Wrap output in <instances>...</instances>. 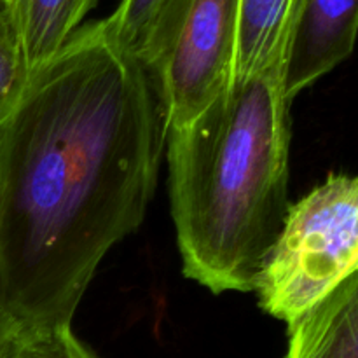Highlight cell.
<instances>
[{"label": "cell", "mask_w": 358, "mask_h": 358, "mask_svg": "<svg viewBox=\"0 0 358 358\" xmlns=\"http://www.w3.org/2000/svg\"><path fill=\"white\" fill-rule=\"evenodd\" d=\"M27 77V66L16 34L0 14V112L13 103Z\"/></svg>", "instance_id": "11"}, {"label": "cell", "mask_w": 358, "mask_h": 358, "mask_svg": "<svg viewBox=\"0 0 358 358\" xmlns=\"http://www.w3.org/2000/svg\"><path fill=\"white\" fill-rule=\"evenodd\" d=\"M166 124L145 66L83 24L0 112V292L20 336L72 325L154 196Z\"/></svg>", "instance_id": "1"}, {"label": "cell", "mask_w": 358, "mask_h": 358, "mask_svg": "<svg viewBox=\"0 0 358 358\" xmlns=\"http://www.w3.org/2000/svg\"><path fill=\"white\" fill-rule=\"evenodd\" d=\"M285 358H358V271L289 325Z\"/></svg>", "instance_id": "6"}, {"label": "cell", "mask_w": 358, "mask_h": 358, "mask_svg": "<svg viewBox=\"0 0 358 358\" xmlns=\"http://www.w3.org/2000/svg\"><path fill=\"white\" fill-rule=\"evenodd\" d=\"M290 100L283 65L229 86L168 129V178L182 266L213 294L255 292L289 213Z\"/></svg>", "instance_id": "2"}, {"label": "cell", "mask_w": 358, "mask_h": 358, "mask_svg": "<svg viewBox=\"0 0 358 358\" xmlns=\"http://www.w3.org/2000/svg\"><path fill=\"white\" fill-rule=\"evenodd\" d=\"M17 338H20V327L7 311L2 292H0V358L9 357Z\"/></svg>", "instance_id": "12"}, {"label": "cell", "mask_w": 358, "mask_h": 358, "mask_svg": "<svg viewBox=\"0 0 358 358\" xmlns=\"http://www.w3.org/2000/svg\"><path fill=\"white\" fill-rule=\"evenodd\" d=\"M296 3L297 0H240L233 77L273 65L285 66Z\"/></svg>", "instance_id": "8"}, {"label": "cell", "mask_w": 358, "mask_h": 358, "mask_svg": "<svg viewBox=\"0 0 358 358\" xmlns=\"http://www.w3.org/2000/svg\"><path fill=\"white\" fill-rule=\"evenodd\" d=\"M96 3L98 0H0V14L16 34L27 73L51 59Z\"/></svg>", "instance_id": "7"}, {"label": "cell", "mask_w": 358, "mask_h": 358, "mask_svg": "<svg viewBox=\"0 0 358 358\" xmlns=\"http://www.w3.org/2000/svg\"><path fill=\"white\" fill-rule=\"evenodd\" d=\"M7 358H96L73 336L72 325L41 329L17 338Z\"/></svg>", "instance_id": "10"}, {"label": "cell", "mask_w": 358, "mask_h": 358, "mask_svg": "<svg viewBox=\"0 0 358 358\" xmlns=\"http://www.w3.org/2000/svg\"><path fill=\"white\" fill-rule=\"evenodd\" d=\"M357 37L358 0H297L283 66L289 100L345 62Z\"/></svg>", "instance_id": "5"}, {"label": "cell", "mask_w": 358, "mask_h": 358, "mask_svg": "<svg viewBox=\"0 0 358 358\" xmlns=\"http://www.w3.org/2000/svg\"><path fill=\"white\" fill-rule=\"evenodd\" d=\"M168 0H121L112 16L105 17L115 44L140 62L149 35Z\"/></svg>", "instance_id": "9"}, {"label": "cell", "mask_w": 358, "mask_h": 358, "mask_svg": "<svg viewBox=\"0 0 358 358\" xmlns=\"http://www.w3.org/2000/svg\"><path fill=\"white\" fill-rule=\"evenodd\" d=\"M240 0H168L143 48L168 129L201 114L234 73Z\"/></svg>", "instance_id": "4"}, {"label": "cell", "mask_w": 358, "mask_h": 358, "mask_svg": "<svg viewBox=\"0 0 358 358\" xmlns=\"http://www.w3.org/2000/svg\"><path fill=\"white\" fill-rule=\"evenodd\" d=\"M358 271V177L332 173L290 205L255 294L271 317L294 324Z\"/></svg>", "instance_id": "3"}]
</instances>
